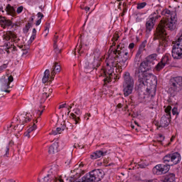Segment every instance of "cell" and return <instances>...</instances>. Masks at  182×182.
<instances>
[{
    "instance_id": "6da1fadb",
    "label": "cell",
    "mask_w": 182,
    "mask_h": 182,
    "mask_svg": "<svg viewBox=\"0 0 182 182\" xmlns=\"http://www.w3.org/2000/svg\"><path fill=\"white\" fill-rule=\"evenodd\" d=\"M157 79L153 74L148 73L144 77L140 79L139 91V94L144 98H152L156 93Z\"/></svg>"
},
{
    "instance_id": "7a4b0ae2",
    "label": "cell",
    "mask_w": 182,
    "mask_h": 182,
    "mask_svg": "<svg viewBox=\"0 0 182 182\" xmlns=\"http://www.w3.org/2000/svg\"><path fill=\"white\" fill-rule=\"evenodd\" d=\"M104 172L101 169H96L86 173L83 177L73 182H98L103 178Z\"/></svg>"
},
{
    "instance_id": "3957f363",
    "label": "cell",
    "mask_w": 182,
    "mask_h": 182,
    "mask_svg": "<svg viewBox=\"0 0 182 182\" xmlns=\"http://www.w3.org/2000/svg\"><path fill=\"white\" fill-rule=\"evenodd\" d=\"M123 90L125 96H129L132 93L133 88V78L129 72H125L123 75Z\"/></svg>"
},
{
    "instance_id": "277c9868",
    "label": "cell",
    "mask_w": 182,
    "mask_h": 182,
    "mask_svg": "<svg viewBox=\"0 0 182 182\" xmlns=\"http://www.w3.org/2000/svg\"><path fill=\"white\" fill-rule=\"evenodd\" d=\"M163 161L165 164L169 166H174L177 164L181 160L180 154L177 152L170 154L163 158Z\"/></svg>"
},
{
    "instance_id": "5b68a950",
    "label": "cell",
    "mask_w": 182,
    "mask_h": 182,
    "mask_svg": "<svg viewBox=\"0 0 182 182\" xmlns=\"http://www.w3.org/2000/svg\"><path fill=\"white\" fill-rule=\"evenodd\" d=\"M182 88V77L181 76L175 77L170 80L169 83V90L171 93L179 92Z\"/></svg>"
},
{
    "instance_id": "8992f818",
    "label": "cell",
    "mask_w": 182,
    "mask_h": 182,
    "mask_svg": "<svg viewBox=\"0 0 182 182\" xmlns=\"http://www.w3.org/2000/svg\"><path fill=\"white\" fill-rule=\"evenodd\" d=\"M181 37L173 46L172 50V55L175 59H181L182 57Z\"/></svg>"
},
{
    "instance_id": "52a82bcc",
    "label": "cell",
    "mask_w": 182,
    "mask_h": 182,
    "mask_svg": "<svg viewBox=\"0 0 182 182\" xmlns=\"http://www.w3.org/2000/svg\"><path fill=\"white\" fill-rule=\"evenodd\" d=\"M150 63H151L146 60L140 64L138 73L139 80L144 77L148 74V72L150 69Z\"/></svg>"
},
{
    "instance_id": "ba28073f",
    "label": "cell",
    "mask_w": 182,
    "mask_h": 182,
    "mask_svg": "<svg viewBox=\"0 0 182 182\" xmlns=\"http://www.w3.org/2000/svg\"><path fill=\"white\" fill-rule=\"evenodd\" d=\"M170 169V166L166 165L159 164L156 165L153 169L154 174L160 175L167 173Z\"/></svg>"
},
{
    "instance_id": "9c48e42d",
    "label": "cell",
    "mask_w": 182,
    "mask_h": 182,
    "mask_svg": "<svg viewBox=\"0 0 182 182\" xmlns=\"http://www.w3.org/2000/svg\"><path fill=\"white\" fill-rule=\"evenodd\" d=\"M177 16L176 11H172L169 21V27L171 30L173 31L176 28L177 23Z\"/></svg>"
},
{
    "instance_id": "30bf717a",
    "label": "cell",
    "mask_w": 182,
    "mask_h": 182,
    "mask_svg": "<svg viewBox=\"0 0 182 182\" xmlns=\"http://www.w3.org/2000/svg\"><path fill=\"white\" fill-rule=\"evenodd\" d=\"M156 16L155 14H152L146 20V29L150 31L153 29L156 20Z\"/></svg>"
},
{
    "instance_id": "8fae6325",
    "label": "cell",
    "mask_w": 182,
    "mask_h": 182,
    "mask_svg": "<svg viewBox=\"0 0 182 182\" xmlns=\"http://www.w3.org/2000/svg\"><path fill=\"white\" fill-rule=\"evenodd\" d=\"M146 41H144L143 42H142V43L141 44L140 46L139 47L138 50V51L136 55V59L135 60V64H136V65H138V62H139V61L140 60V57L141 55H142V52L143 50L144 49L146 46Z\"/></svg>"
},
{
    "instance_id": "7c38bea8",
    "label": "cell",
    "mask_w": 182,
    "mask_h": 182,
    "mask_svg": "<svg viewBox=\"0 0 182 182\" xmlns=\"http://www.w3.org/2000/svg\"><path fill=\"white\" fill-rule=\"evenodd\" d=\"M160 182H176L175 175L171 173L164 176Z\"/></svg>"
},
{
    "instance_id": "4fadbf2b",
    "label": "cell",
    "mask_w": 182,
    "mask_h": 182,
    "mask_svg": "<svg viewBox=\"0 0 182 182\" xmlns=\"http://www.w3.org/2000/svg\"><path fill=\"white\" fill-rule=\"evenodd\" d=\"M170 123V117L168 115H165L162 117L160 120V125L163 127H166Z\"/></svg>"
},
{
    "instance_id": "5bb4252c",
    "label": "cell",
    "mask_w": 182,
    "mask_h": 182,
    "mask_svg": "<svg viewBox=\"0 0 182 182\" xmlns=\"http://www.w3.org/2000/svg\"><path fill=\"white\" fill-rule=\"evenodd\" d=\"M104 153L101 151H96L92 153L90 155V157L92 159H96L103 156Z\"/></svg>"
},
{
    "instance_id": "9a60e30c",
    "label": "cell",
    "mask_w": 182,
    "mask_h": 182,
    "mask_svg": "<svg viewBox=\"0 0 182 182\" xmlns=\"http://www.w3.org/2000/svg\"><path fill=\"white\" fill-rule=\"evenodd\" d=\"M58 143L57 142H55L50 146L49 151H48L49 153L50 154H54L58 152Z\"/></svg>"
},
{
    "instance_id": "2e32d148",
    "label": "cell",
    "mask_w": 182,
    "mask_h": 182,
    "mask_svg": "<svg viewBox=\"0 0 182 182\" xmlns=\"http://www.w3.org/2000/svg\"><path fill=\"white\" fill-rule=\"evenodd\" d=\"M36 31L35 28H34L32 31V35L31 37L30 38L29 40L28 41V46L29 47L31 44L33 42L34 40H35L36 37Z\"/></svg>"
},
{
    "instance_id": "e0dca14e",
    "label": "cell",
    "mask_w": 182,
    "mask_h": 182,
    "mask_svg": "<svg viewBox=\"0 0 182 182\" xmlns=\"http://www.w3.org/2000/svg\"><path fill=\"white\" fill-rule=\"evenodd\" d=\"M33 22V19L31 18L30 20L27 23L26 25L25 28H24V32L26 33V32H28V31L29 30L30 28L32 26Z\"/></svg>"
},
{
    "instance_id": "ac0fdd59",
    "label": "cell",
    "mask_w": 182,
    "mask_h": 182,
    "mask_svg": "<svg viewBox=\"0 0 182 182\" xmlns=\"http://www.w3.org/2000/svg\"><path fill=\"white\" fill-rule=\"evenodd\" d=\"M49 76V71L48 69H46L44 72V75L43 77L42 82L43 83H45L48 80Z\"/></svg>"
},
{
    "instance_id": "d6986e66",
    "label": "cell",
    "mask_w": 182,
    "mask_h": 182,
    "mask_svg": "<svg viewBox=\"0 0 182 182\" xmlns=\"http://www.w3.org/2000/svg\"><path fill=\"white\" fill-rule=\"evenodd\" d=\"M128 51L127 50H125L124 51L122 52V53L121 56V60L122 62H125L127 60L128 57Z\"/></svg>"
},
{
    "instance_id": "ffe728a7",
    "label": "cell",
    "mask_w": 182,
    "mask_h": 182,
    "mask_svg": "<svg viewBox=\"0 0 182 182\" xmlns=\"http://www.w3.org/2000/svg\"><path fill=\"white\" fill-rule=\"evenodd\" d=\"M156 57H157V55L156 54H153L147 57L146 60L151 63L156 59Z\"/></svg>"
},
{
    "instance_id": "44dd1931",
    "label": "cell",
    "mask_w": 182,
    "mask_h": 182,
    "mask_svg": "<svg viewBox=\"0 0 182 182\" xmlns=\"http://www.w3.org/2000/svg\"><path fill=\"white\" fill-rule=\"evenodd\" d=\"M36 127V126L31 127L29 128L25 133V136H28L29 134L33 131L34 129Z\"/></svg>"
},
{
    "instance_id": "7402d4cb",
    "label": "cell",
    "mask_w": 182,
    "mask_h": 182,
    "mask_svg": "<svg viewBox=\"0 0 182 182\" xmlns=\"http://www.w3.org/2000/svg\"><path fill=\"white\" fill-rule=\"evenodd\" d=\"M146 5V3L145 2H143L139 3L137 5V8L138 9H141L144 8Z\"/></svg>"
},
{
    "instance_id": "603a6c76",
    "label": "cell",
    "mask_w": 182,
    "mask_h": 182,
    "mask_svg": "<svg viewBox=\"0 0 182 182\" xmlns=\"http://www.w3.org/2000/svg\"><path fill=\"white\" fill-rule=\"evenodd\" d=\"M62 129L61 128H58L56 129V130L52 132V135H56L61 133L62 132Z\"/></svg>"
},
{
    "instance_id": "cb8c5ba5",
    "label": "cell",
    "mask_w": 182,
    "mask_h": 182,
    "mask_svg": "<svg viewBox=\"0 0 182 182\" xmlns=\"http://www.w3.org/2000/svg\"><path fill=\"white\" fill-rule=\"evenodd\" d=\"M55 71L57 73H59L61 71V67L59 65H57L55 68Z\"/></svg>"
},
{
    "instance_id": "d4e9b609",
    "label": "cell",
    "mask_w": 182,
    "mask_h": 182,
    "mask_svg": "<svg viewBox=\"0 0 182 182\" xmlns=\"http://www.w3.org/2000/svg\"><path fill=\"white\" fill-rule=\"evenodd\" d=\"M23 9V7L22 6H20L18 7L17 10V13L18 14H19L22 12Z\"/></svg>"
},
{
    "instance_id": "484cf974",
    "label": "cell",
    "mask_w": 182,
    "mask_h": 182,
    "mask_svg": "<svg viewBox=\"0 0 182 182\" xmlns=\"http://www.w3.org/2000/svg\"><path fill=\"white\" fill-rule=\"evenodd\" d=\"M7 65H4L0 66V71L4 70L7 68Z\"/></svg>"
},
{
    "instance_id": "4316f807",
    "label": "cell",
    "mask_w": 182,
    "mask_h": 182,
    "mask_svg": "<svg viewBox=\"0 0 182 182\" xmlns=\"http://www.w3.org/2000/svg\"><path fill=\"white\" fill-rule=\"evenodd\" d=\"M145 182H159V181L156 179H152V180H146Z\"/></svg>"
},
{
    "instance_id": "83f0119b",
    "label": "cell",
    "mask_w": 182,
    "mask_h": 182,
    "mask_svg": "<svg viewBox=\"0 0 182 182\" xmlns=\"http://www.w3.org/2000/svg\"><path fill=\"white\" fill-rule=\"evenodd\" d=\"M41 18H40V19L36 21V25L37 26L39 25L40 24H41Z\"/></svg>"
},
{
    "instance_id": "f1b7e54d",
    "label": "cell",
    "mask_w": 182,
    "mask_h": 182,
    "mask_svg": "<svg viewBox=\"0 0 182 182\" xmlns=\"http://www.w3.org/2000/svg\"><path fill=\"white\" fill-rule=\"evenodd\" d=\"M173 115H175L177 113V109L176 108H174L173 109Z\"/></svg>"
},
{
    "instance_id": "f546056e",
    "label": "cell",
    "mask_w": 182,
    "mask_h": 182,
    "mask_svg": "<svg viewBox=\"0 0 182 182\" xmlns=\"http://www.w3.org/2000/svg\"><path fill=\"white\" fill-rule=\"evenodd\" d=\"M3 52V50L1 49H0V54L1 53Z\"/></svg>"
}]
</instances>
